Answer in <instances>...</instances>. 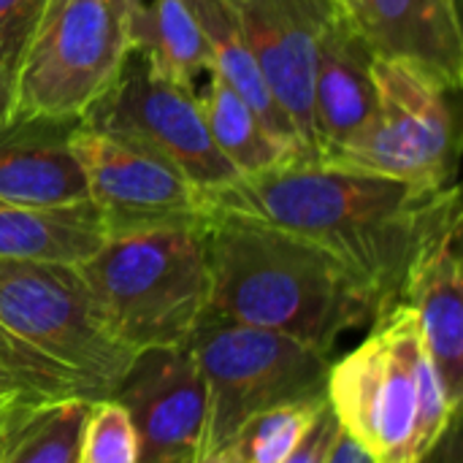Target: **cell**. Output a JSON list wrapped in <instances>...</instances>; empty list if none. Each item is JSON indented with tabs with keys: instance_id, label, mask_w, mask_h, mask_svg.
I'll return each mask as SVG.
<instances>
[{
	"instance_id": "6da1fadb",
	"label": "cell",
	"mask_w": 463,
	"mask_h": 463,
	"mask_svg": "<svg viewBox=\"0 0 463 463\" xmlns=\"http://www.w3.org/2000/svg\"><path fill=\"white\" fill-rule=\"evenodd\" d=\"M203 201L323 247L372 290L380 317L399 304L423 239L461 212L458 184L420 187L309 157L239 176Z\"/></svg>"
},
{
	"instance_id": "7a4b0ae2",
	"label": "cell",
	"mask_w": 463,
	"mask_h": 463,
	"mask_svg": "<svg viewBox=\"0 0 463 463\" xmlns=\"http://www.w3.org/2000/svg\"><path fill=\"white\" fill-rule=\"evenodd\" d=\"M209 312L290 336L326 355L347 331L380 320L372 290L323 247L260 220L203 214Z\"/></svg>"
},
{
	"instance_id": "3957f363",
	"label": "cell",
	"mask_w": 463,
	"mask_h": 463,
	"mask_svg": "<svg viewBox=\"0 0 463 463\" xmlns=\"http://www.w3.org/2000/svg\"><path fill=\"white\" fill-rule=\"evenodd\" d=\"M133 350L111 336L79 266L0 258V366L46 399H106Z\"/></svg>"
},
{
	"instance_id": "277c9868",
	"label": "cell",
	"mask_w": 463,
	"mask_h": 463,
	"mask_svg": "<svg viewBox=\"0 0 463 463\" xmlns=\"http://www.w3.org/2000/svg\"><path fill=\"white\" fill-rule=\"evenodd\" d=\"M326 402L342 434L374 463L423 458L461 415L404 304L374 320L372 334L328 366Z\"/></svg>"
},
{
	"instance_id": "5b68a950",
	"label": "cell",
	"mask_w": 463,
	"mask_h": 463,
	"mask_svg": "<svg viewBox=\"0 0 463 463\" xmlns=\"http://www.w3.org/2000/svg\"><path fill=\"white\" fill-rule=\"evenodd\" d=\"M79 274L128 350L187 345L209 307L203 220L109 233Z\"/></svg>"
},
{
	"instance_id": "8992f818",
	"label": "cell",
	"mask_w": 463,
	"mask_h": 463,
	"mask_svg": "<svg viewBox=\"0 0 463 463\" xmlns=\"http://www.w3.org/2000/svg\"><path fill=\"white\" fill-rule=\"evenodd\" d=\"M136 5L138 0H43L14 73V122H81L133 52Z\"/></svg>"
},
{
	"instance_id": "52a82bcc",
	"label": "cell",
	"mask_w": 463,
	"mask_h": 463,
	"mask_svg": "<svg viewBox=\"0 0 463 463\" xmlns=\"http://www.w3.org/2000/svg\"><path fill=\"white\" fill-rule=\"evenodd\" d=\"M187 345L206 388L201 456L233 445L241 429L260 412L326 399L331 358L290 336L206 309Z\"/></svg>"
},
{
	"instance_id": "ba28073f",
	"label": "cell",
	"mask_w": 463,
	"mask_h": 463,
	"mask_svg": "<svg viewBox=\"0 0 463 463\" xmlns=\"http://www.w3.org/2000/svg\"><path fill=\"white\" fill-rule=\"evenodd\" d=\"M445 90L426 71L380 57L374 60V109L326 163L402 179L420 187L456 182L458 130Z\"/></svg>"
},
{
	"instance_id": "9c48e42d",
	"label": "cell",
	"mask_w": 463,
	"mask_h": 463,
	"mask_svg": "<svg viewBox=\"0 0 463 463\" xmlns=\"http://www.w3.org/2000/svg\"><path fill=\"white\" fill-rule=\"evenodd\" d=\"M81 125L152 149L203 195L239 179L209 136L201 95L160 76L136 49L111 90L81 117Z\"/></svg>"
},
{
	"instance_id": "30bf717a",
	"label": "cell",
	"mask_w": 463,
	"mask_h": 463,
	"mask_svg": "<svg viewBox=\"0 0 463 463\" xmlns=\"http://www.w3.org/2000/svg\"><path fill=\"white\" fill-rule=\"evenodd\" d=\"M71 146L109 233L198 222L206 214L203 193L168 160L128 138L76 125Z\"/></svg>"
},
{
	"instance_id": "8fae6325",
	"label": "cell",
	"mask_w": 463,
	"mask_h": 463,
	"mask_svg": "<svg viewBox=\"0 0 463 463\" xmlns=\"http://www.w3.org/2000/svg\"><path fill=\"white\" fill-rule=\"evenodd\" d=\"M114 399L138 437V463H193L206 429V388L190 345L138 350Z\"/></svg>"
},
{
	"instance_id": "7c38bea8",
	"label": "cell",
	"mask_w": 463,
	"mask_h": 463,
	"mask_svg": "<svg viewBox=\"0 0 463 463\" xmlns=\"http://www.w3.org/2000/svg\"><path fill=\"white\" fill-rule=\"evenodd\" d=\"M258 71L298 141L317 160L312 133V79L323 30L336 0H231Z\"/></svg>"
},
{
	"instance_id": "4fadbf2b",
	"label": "cell",
	"mask_w": 463,
	"mask_h": 463,
	"mask_svg": "<svg viewBox=\"0 0 463 463\" xmlns=\"http://www.w3.org/2000/svg\"><path fill=\"white\" fill-rule=\"evenodd\" d=\"M399 304L410 307L420 323L431 364L453 399H463V263L461 212L437 225L418 247Z\"/></svg>"
},
{
	"instance_id": "5bb4252c",
	"label": "cell",
	"mask_w": 463,
	"mask_h": 463,
	"mask_svg": "<svg viewBox=\"0 0 463 463\" xmlns=\"http://www.w3.org/2000/svg\"><path fill=\"white\" fill-rule=\"evenodd\" d=\"M377 52L355 16L336 5L328 19L312 79V133L317 160L331 157L355 136L374 109Z\"/></svg>"
},
{
	"instance_id": "9a60e30c",
	"label": "cell",
	"mask_w": 463,
	"mask_h": 463,
	"mask_svg": "<svg viewBox=\"0 0 463 463\" xmlns=\"http://www.w3.org/2000/svg\"><path fill=\"white\" fill-rule=\"evenodd\" d=\"M353 16L380 57L410 62L458 92L463 35L456 0H355Z\"/></svg>"
},
{
	"instance_id": "2e32d148",
	"label": "cell",
	"mask_w": 463,
	"mask_h": 463,
	"mask_svg": "<svg viewBox=\"0 0 463 463\" xmlns=\"http://www.w3.org/2000/svg\"><path fill=\"white\" fill-rule=\"evenodd\" d=\"M79 122L27 119L0 136V201L65 206L90 201L87 179L71 146Z\"/></svg>"
},
{
	"instance_id": "e0dca14e",
	"label": "cell",
	"mask_w": 463,
	"mask_h": 463,
	"mask_svg": "<svg viewBox=\"0 0 463 463\" xmlns=\"http://www.w3.org/2000/svg\"><path fill=\"white\" fill-rule=\"evenodd\" d=\"M103 241L106 222L92 201L65 206L0 201V258L79 266Z\"/></svg>"
},
{
	"instance_id": "ac0fdd59",
	"label": "cell",
	"mask_w": 463,
	"mask_h": 463,
	"mask_svg": "<svg viewBox=\"0 0 463 463\" xmlns=\"http://www.w3.org/2000/svg\"><path fill=\"white\" fill-rule=\"evenodd\" d=\"M187 3L209 41V52H212L209 68L217 71L247 100V106L260 117V122L277 138L288 141L304 157H309V152L298 141L290 119L282 114V109L277 106L274 95L269 92V87L258 71V62L250 52V43L241 33V24L236 19L231 0H187ZM309 160H315V157H309Z\"/></svg>"
},
{
	"instance_id": "d6986e66",
	"label": "cell",
	"mask_w": 463,
	"mask_h": 463,
	"mask_svg": "<svg viewBox=\"0 0 463 463\" xmlns=\"http://www.w3.org/2000/svg\"><path fill=\"white\" fill-rule=\"evenodd\" d=\"M130 38L160 76L198 92V76L209 71L212 52L187 0H138Z\"/></svg>"
},
{
	"instance_id": "ffe728a7",
	"label": "cell",
	"mask_w": 463,
	"mask_h": 463,
	"mask_svg": "<svg viewBox=\"0 0 463 463\" xmlns=\"http://www.w3.org/2000/svg\"><path fill=\"white\" fill-rule=\"evenodd\" d=\"M206 73V90L198 95L209 125V136L239 176H252L277 168L288 160L304 157L296 146L277 138L217 71L209 68Z\"/></svg>"
},
{
	"instance_id": "44dd1931",
	"label": "cell",
	"mask_w": 463,
	"mask_h": 463,
	"mask_svg": "<svg viewBox=\"0 0 463 463\" xmlns=\"http://www.w3.org/2000/svg\"><path fill=\"white\" fill-rule=\"evenodd\" d=\"M87 399H62L49 404L11 445L0 463H79Z\"/></svg>"
},
{
	"instance_id": "7402d4cb",
	"label": "cell",
	"mask_w": 463,
	"mask_h": 463,
	"mask_svg": "<svg viewBox=\"0 0 463 463\" xmlns=\"http://www.w3.org/2000/svg\"><path fill=\"white\" fill-rule=\"evenodd\" d=\"M326 399L320 402H298L282 404L269 412L252 418L241 434L236 437V448L241 463H282L307 437L312 423L317 420Z\"/></svg>"
},
{
	"instance_id": "603a6c76",
	"label": "cell",
	"mask_w": 463,
	"mask_h": 463,
	"mask_svg": "<svg viewBox=\"0 0 463 463\" xmlns=\"http://www.w3.org/2000/svg\"><path fill=\"white\" fill-rule=\"evenodd\" d=\"M79 463H138V437L128 410L114 399H95L87 407Z\"/></svg>"
},
{
	"instance_id": "cb8c5ba5",
	"label": "cell",
	"mask_w": 463,
	"mask_h": 463,
	"mask_svg": "<svg viewBox=\"0 0 463 463\" xmlns=\"http://www.w3.org/2000/svg\"><path fill=\"white\" fill-rule=\"evenodd\" d=\"M43 0H0V65L16 73Z\"/></svg>"
},
{
	"instance_id": "d4e9b609",
	"label": "cell",
	"mask_w": 463,
	"mask_h": 463,
	"mask_svg": "<svg viewBox=\"0 0 463 463\" xmlns=\"http://www.w3.org/2000/svg\"><path fill=\"white\" fill-rule=\"evenodd\" d=\"M54 399H46L41 393H16L0 402V461L11 450V445L19 439V434L49 407Z\"/></svg>"
},
{
	"instance_id": "484cf974",
	"label": "cell",
	"mask_w": 463,
	"mask_h": 463,
	"mask_svg": "<svg viewBox=\"0 0 463 463\" xmlns=\"http://www.w3.org/2000/svg\"><path fill=\"white\" fill-rule=\"evenodd\" d=\"M342 429L326 402V407L320 410L317 420L312 423V429L307 431V437L301 439V445L285 458L282 463H326L331 458V450L339 439Z\"/></svg>"
},
{
	"instance_id": "4316f807",
	"label": "cell",
	"mask_w": 463,
	"mask_h": 463,
	"mask_svg": "<svg viewBox=\"0 0 463 463\" xmlns=\"http://www.w3.org/2000/svg\"><path fill=\"white\" fill-rule=\"evenodd\" d=\"M412 463H461V442H458V420L445 431V437L437 442L434 450H429L423 458Z\"/></svg>"
},
{
	"instance_id": "83f0119b",
	"label": "cell",
	"mask_w": 463,
	"mask_h": 463,
	"mask_svg": "<svg viewBox=\"0 0 463 463\" xmlns=\"http://www.w3.org/2000/svg\"><path fill=\"white\" fill-rule=\"evenodd\" d=\"M14 125V73L0 65V136Z\"/></svg>"
},
{
	"instance_id": "f1b7e54d",
	"label": "cell",
	"mask_w": 463,
	"mask_h": 463,
	"mask_svg": "<svg viewBox=\"0 0 463 463\" xmlns=\"http://www.w3.org/2000/svg\"><path fill=\"white\" fill-rule=\"evenodd\" d=\"M326 463H374V458L366 450H361L350 437L339 434V439L331 450V458Z\"/></svg>"
},
{
	"instance_id": "f546056e",
	"label": "cell",
	"mask_w": 463,
	"mask_h": 463,
	"mask_svg": "<svg viewBox=\"0 0 463 463\" xmlns=\"http://www.w3.org/2000/svg\"><path fill=\"white\" fill-rule=\"evenodd\" d=\"M16 393H38V391H33L16 374H11L8 369L0 366V402H5L8 396H16Z\"/></svg>"
},
{
	"instance_id": "4dcf8cb0",
	"label": "cell",
	"mask_w": 463,
	"mask_h": 463,
	"mask_svg": "<svg viewBox=\"0 0 463 463\" xmlns=\"http://www.w3.org/2000/svg\"><path fill=\"white\" fill-rule=\"evenodd\" d=\"M193 463H241V456H239V448L236 445H228L217 453H209V456H201Z\"/></svg>"
},
{
	"instance_id": "1f68e13d",
	"label": "cell",
	"mask_w": 463,
	"mask_h": 463,
	"mask_svg": "<svg viewBox=\"0 0 463 463\" xmlns=\"http://www.w3.org/2000/svg\"><path fill=\"white\" fill-rule=\"evenodd\" d=\"M336 3H339L342 8H347L350 14H353V8H355V0H336Z\"/></svg>"
}]
</instances>
